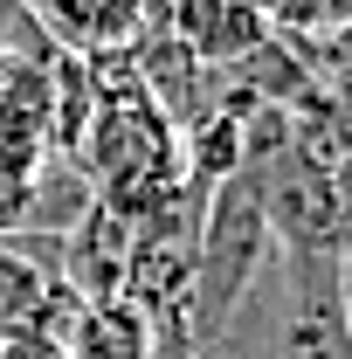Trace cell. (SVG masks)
I'll return each mask as SVG.
<instances>
[{
  "instance_id": "5",
  "label": "cell",
  "mask_w": 352,
  "mask_h": 359,
  "mask_svg": "<svg viewBox=\"0 0 352 359\" xmlns=\"http://www.w3.org/2000/svg\"><path fill=\"white\" fill-rule=\"evenodd\" d=\"M48 276L35 256H21L14 249V235H0V346H21L28 332H35V318L48 304Z\"/></svg>"
},
{
  "instance_id": "6",
  "label": "cell",
  "mask_w": 352,
  "mask_h": 359,
  "mask_svg": "<svg viewBox=\"0 0 352 359\" xmlns=\"http://www.w3.org/2000/svg\"><path fill=\"white\" fill-rule=\"evenodd\" d=\"M48 152H7L0 145V235H21L28 208H35V173Z\"/></svg>"
},
{
  "instance_id": "3",
  "label": "cell",
  "mask_w": 352,
  "mask_h": 359,
  "mask_svg": "<svg viewBox=\"0 0 352 359\" xmlns=\"http://www.w3.org/2000/svg\"><path fill=\"white\" fill-rule=\"evenodd\" d=\"M166 0H28V21L48 28V48L69 55H125Z\"/></svg>"
},
{
  "instance_id": "2",
  "label": "cell",
  "mask_w": 352,
  "mask_h": 359,
  "mask_svg": "<svg viewBox=\"0 0 352 359\" xmlns=\"http://www.w3.org/2000/svg\"><path fill=\"white\" fill-rule=\"evenodd\" d=\"M235 180H249L256 208L269 222V242L290 249V263H318V256H339V194H332V166L311 159L304 145H276L269 159L242 166Z\"/></svg>"
},
{
  "instance_id": "8",
  "label": "cell",
  "mask_w": 352,
  "mask_h": 359,
  "mask_svg": "<svg viewBox=\"0 0 352 359\" xmlns=\"http://www.w3.org/2000/svg\"><path fill=\"white\" fill-rule=\"evenodd\" d=\"M332 194H339V242L352 249V152L332 166Z\"/></svg>"
},
{
  "instance_id": "4",
  "label": "cell",
  "mask_w": 352,
  "mask_h": 359,
  "mask_svg": "<svg viewBox=\"0 0 352 359\" xmlns=\"http://www.w3.org/2000/svg\"><path fill=\"white\" fill-rule=\"evenodd\" d=\"M166 21L208 69H228L256 42H269V21L256 0H166Z\"/></svg>"
},
{
  "instance_id": "1",
  "label": "cell",
  "mask_w": 352,
  "mask_h": 359,
  "mask_svg": "<svg viewBox=\"0 0 352 359\" xmlns=\"http://www.w3.org/2000/svg\"><path fill=\"white\" fill-rule=\"evenodd\" d=\"M269 249L276 242H269V222L256 208V194H249V180H221L208 194V208H201L194 263H187V332H194V346L221 339L235 325Z\"/></svg>"
},
{
  "instance_id": "7",
  "label": "cell",
  "mask_w": 352,
  "mask_h": 359,
  "mask_svg": "<svg viewBox=\"0 0 352 359\" xmlns=\"http://www.w3.org/2000/svg\"><path fill=\"white\" fill-rule=\"evenodd\" d=\"M332 332H339V353H352V249H339V304H332Z\"/></svg>"
}]
</instances>
